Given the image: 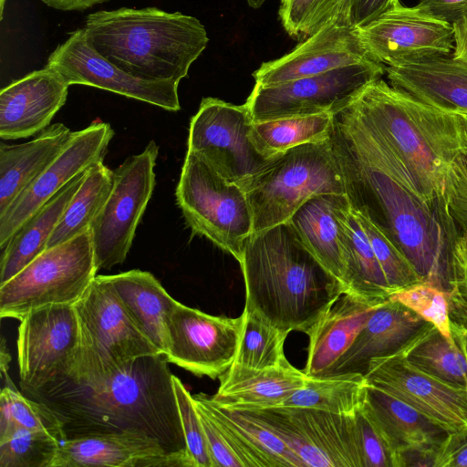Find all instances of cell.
<instances>
[{"mask_svg":"<svg viewBox=\"0 0 467 467\" xmlns=\"http://www.w3.org/2000/svg\"><path fill=\"white\" fill-rule=\"evenodd\" d=\"M459 118L461 120L462 136L465 141V149L467 150V115H459Z\"/></svg>","mask_w":467,"mask_h":467,"instance_id":"obj_54","label":"cell"},{"mask_svg":"<svg viewBox=\"0 0 467 467\" xmlns=\"http://www.w3.org/2000/svg\"><path fill=\"white\" fill-rule=\"evenodd\" d=\"M243 323V315L212 316L178 302L169 319L164 357L196 376L220 378L234 360Z\"/></svg>","mask_w":467,"mask_h":467,"instance_id":"obj_15","label":"cell"},{"mask_svg":"<svg viewBox=\"0 0 467 467\" xmlns=\"http://www.w3.org/2000/svg\"><path fill=\"white\" fill-rule=\"evenodd\" d=\"M49 7L63 11H82L108 0H42Z\"/></svg>","mask_w":467,"mask_h":467,"instance_id":"obj_53","label":"cell"},{"mask_svg":"<svg viewBox=\"0 0 467 467\" xmlns=\"http://www.w3.org/2000/svg\"><path fill=\"white\" fill-rule=\"evenodd\" d=\"M83 29L99 55L150 81L180 82L209 41L197 18L156 7L98 11L87 16Z\"/></svg>","mask_w":467,"mask_h":467,"instance_id":"obj_4","label":"cell"},{"mask_svg":"<svg viewBox=\"0 0 467 467\" xmlns=\"http://www.w3.org/2000/svg\"><path fill=\"white\" fill-rule=\"evenodd\" d=\"M192 467L156 438L134 431L91 432L59 443L50 467Z\"/></svg>","mask_w":467,"mask_h":467,"instance_id":"obj_21","label":"cell"},{"mask_svg":"<svg viewBox=\"0 0 467 467\" xmlns=\"http://www.w3.org/2000/svg\"><path fill=\"white\" fill-rule=\"evenodd\" d=\"M384 72L382 64L370 60L281 84L255 85L245 105L252 122L326 113L336 115Z\"/></svg>","mask_w":467,"mask_h":467,"instance_id":"obj_10","label":"cell"},{"mask_svg":"<svg viewBox=\"0 0 467 467\" xmlns=\"http://www.w3.org/2000/svg\"><path fill=\"white\" fill-rule=\"evenodd\" d=\"M80 343L67 380L91 386L124 372L136 360L162 355L140 329L104 275H96L74 304Z\"/></svg>","mask_w":467,"mask_h":467,"instance_id":"obj_6","label":"cell"},{"mask_svg":"<svg viewBox=\"0 0 467 467\" xmlns=\"http://www.w3.org/2000/svg\"><path fill=\"white\" fill-rule=\"evenodd\" d=\"M417 7L431 17L452 25L467 14V0H420Z\"/></svg>","mask_w":467,"mask_h":467,"instance_id":"obj_50","label":"cell"},{"mask_svg":"<svg viewBox=\"0 0 467 467\" xmlns=\"http://www.w3.org/2000/svg\"><path fill=\"white\" fill-rule=\"evenodd\" d=\"M239 410L272 431L305 467H361L353 414L286 406Z\"/></svg>","mask_w":467,"mask_h":467,"instance_id":"obj_12","label":"cell"},{"mask_svg":"<svg viewBox=\"0 0 467 467\" xmlns=\"http://www.w3.org/2000/svg\"><path fill=\"white\" fill-rule=\"evenodd\" d=\"M192 397L217 424L244 467H305L281 439L254 418L223 407L203 393Z\"/></svg>","mask_w":467,"mask_h":467,"instance_id":"obj_25","label":"cell"},{"mask_svg":"<svg viewBox=\"0 0 467 467\" xmlns=\"http://www.w3.org/2000/svg\"><path fill=\"white\" fill-rule=\"evenodd\" d=\"M353 417L361 467H395L393 452L362 406Z\"/></svg>","mask_w":467,"mask_h":467,"instance_id":"obj_47","label":"cell"},{"mask_svg":"<svg viewBox=\"0 0 467 467\" xmlns=\"http://www.w3.org/2000/svg\"><path fill=\"white\" fill-rule=\"evenodd\" d=\"M453 28V50L451 56L467 62V14L454 22Z\"/></svg>","mask_w":467,"mask_h":467,"instance_id":"obj_52","label":"cell"},{"mask_svg":"<svg viewBox=\"0 0 467 467\" xmlns=\"http://www.w3.org/2000/svg\"><path fill=\"white\" fill-rule=\"evenodd\" d=\"M389 84L443 112L467 115V62L451 54L385 67Z\"/></svg>","mask_w":467,"mask_h":467,"instance_id":"obj_24","label":"cell"},{"mask_svg":"<svg viewBox=\"0 0 467 467\" xmlns=\"http://www.w3.org/2000/svg\"><path fill=\"white\" fill-rule=\"evenodd\" d=\"M362 408L394 457L407 449L438 446L450 433L404 401L368 382Z\"/></svg>","mask_w":467,"mask_h":467,"instance_id":"obj_28","label":"cell"},{"mask_svg":"<svg viewBox=\"0 0 467 467\" xmlns=\"http://www.w3.org/2000/svg\"><path fill=\"white\" fill-rule=\"evenodd\" d=\"M370 60L349 14L341 12L288 54L263 63L253 77L255 85L271 86Z\"/></svg>","mask_w":467,"mask_h":467,"instance_id":"obj_20","label":"cell"},{"mask_svg":"<svg viewBox=\"0 0 467 467\" xmlns=\"http://www.w3.org/2000/svg\"><path fill=\"white\" fill-rule=\"evenodd\" d=\"M399 0H350L349 3V22L355 26H361L385 10L389 9Z\"/></svg>","mask_w":467,"mask_h":467,"instance_id":"obj_51","label":"cell"},{"mask_svg":"<svg viewBox=\"0 0 467 467\" xmlns=\"http://www.w3.org/2000/svg\"><path fill=\"white\" fill-rule=\"evenodd\" d=\"M333 123L334 115L327 113L252 122L249 137L261 154L272 159L295 147L328 140Z\"/></svg>","mask_w":467,"mask_h":467,"instance_id":"obj_36","label":"cell"},{"mask_svg":"<svg viewBox=\"0 0 467 467\" xmlns=\"http://www.w3.org/2000/svg\"><path fill=\"white\" fill-rule=\"evenodd\" d=\"M431 322L451 338V318L446 293L431 283L421 282L390 296Z\"/></svg>","mask_w":467,"mask_h":467,"instance_id":"obj_45","label":"cell"},{"mask_svg":"<svg viewBox=\"0 0 467 467\" xmlns=\"http://www.w3.org/2000/svg\"><path fill=\"white\" fill-rule=\"evenodd\" d=\"M353 212L371 244L393 293L421 283L410 263L394 243L368 218L355 210Z\"/></svg>","mask_w":467,"mask_h":467,"instance_id":"obj_42","label":"cell"},{"mask_svg":"<svg viewBox=\"0 0 467 467\" xmlns=\"http://www.w3.org/2000/svg\"><path fill=\"white\" fill-rule=\"evenodd\" d=\"M140 329L164 356L168 350V323L178 301L150 272L138 269L104 275Z\"/></svg>","mask_w":467,"mask_h":467,"instance_id":"obj_30","label":"cell"},{"mask_svg":"<svg viewBox=\"0 0 467 467\" xmlns=\"http://www.w3.org/2000/svg\"><path fill=\"white\" fill-rule=\"evenodd\" d=\"M47 66L57 70L68 86L101 88L168 111L181 109L179 82L144 80L124 72L90 46L83 28L69 33L48 57Z\"/></svg>","mask_w":467,"mask_h":467,"instance_id":"obj_17","label":"cell"},{"mask_svg":"<svg viewBox=\"0 0 467 467\" xmlns=\"http://www.w3.org/2000/svg\"><path fill=\"white\" fill-rule=\"evenodd\" d=\"M171 385L180 423L192 467H213L207 442L193 397L183 383L171 375Z\"/></svg>","mask_w":467,"mask_h":467,"instance_id":"obj_43","label":"cell"},{"mask_svg":"<svg viewBox=\"0 0 467 467\" xmlns=\"http://www.w3.org/2000/svg\"><path fill=\"white\" fill-rule=\"evenodd\" d=\"M465 327V342H466V351H467V323L463 324Z\"/></svg>","mask_w":467,"mask_h":467,"instance_id":"obj_57","label":"cell"},{"mask_svg":"<svg viewBox=\"0 0 467 467\" xmlns=\"http://www.w3.org/2000/svg\"><path fill=\"white\" fill-rule=\"evenodd\" d=\"M244 310L286 332L307 333L347 292L303 244L289 222L253 233L240 263Z\"/></svg>","mask_w":467,"mask_h":467,"instance_id":"obj_2","label":"cell"},{"mask_svg":"<svg viewBox=\"0 0 467 467\" xmlns=\"http://www.w3.org/2000/svg\"><path fill=\"white\" fill-rule=\"evenodd\" d=\"M86 171L71 180L36 212L2 249L0 285L15 276L47 249L48 239L80 186Z\"/></svg>","mask_w":467,"mask_h":467,"instance_id":"obj_33","label":"cell"},{"mask_svg":"<svg viewBox=\"0 0 467 467\" xmlns=\"http://www.w3.org/2000/svg\"><path fill=\"white\" fill-rule=\"evenodd\" d=\"M350 0H281L278 11L286 33L306 39L341 12L349 14Z\"/></svg>","mask_w":467,"mask_h":467,"instance_id":"obj_41","label":"cell"},{"mask_svg":"<svg viewBox=\"0 0 467 467\" xmlns=\"http://www.w3.org/2000/svg\"><path fill=\"white\" fill-rule=\"evenodd\" d=\"M166 363L163 355L143 357L104 382L91 386L71 383L85 393L88 409L107 416L105 420H117L116 431L145 432L168 451L187 454L172 374Z\"/></svg>","mask_w":467,"mask_h":467,"instance_id":"obj_5","label":"cell"},{"mask_svg":"<svg viewBox=\"0 0 467 467\" xmlns=\"http://www.w3.org/2000/svg\"><path fill=\"white\" fill-rule=\"evenodd\" d=\"M433 325L389 298L375 309L350 347L321 376L367 373L371 359L404 352Z\"/></svg>","mask_w":467,"mask_h":467,"instance_id":"obj_22","label":"cell"},{"mask_svg":"<svg viewBox=\"0 0 467 467\" xmlns=\"http://www.w3.org/2000/svg\"><path fill=\"white\" fill-rule=\"evenodd\" d=\"M195 406L202 424L213 467H244L214 420L196 403Z\"/></svg>","mask_w":467,"mask_h":467,"instance_id":"obj_48","label":"cell"},{"mask_svg":"<svg viewBox=\"0 0 467 467\" xmlns=\"http://www.w3.org/2000/svg\"><path fill=\"white\" fill-rule=\"evenodd\" d=\"M346 199V194L337 193L315 196L302 204L289 220L303 244L343 284L345 264L337 213Z\"/></svg>","mask_w":467,"mask_h":467,"instance_id":"obj_32","label":"cell"},{"mask_svg":"<svg viewBox=\"0 0 467 467\" xmlns=\"http://www.w3.org/2000/svg\"><path fill=\"white\" fill-rule=\"evenodd\" d=\"M435 467H467V428L448 434L437 450Z\"/></svg>","mask_w":467,"mask_h":467,"instance_id":"obj_49","label":"cell"},{"mask_svg":"<svg viewBox=\"0 0 467 467\" xmlns=\"http://www.w3.org/2000/svg\"><path fill=\"white\" fill-rule=\"evenodd\" d=\"M63 123H54L32 140L0 143V214L60 153L71 135Z\"/></svg>","mask_w":467,"mask_h":467,"instance_id":"obj_29","label":"cell"},{"mask_svg":"<svg viewBox=\"0 0 467 467\" xmlns=\"http://www.w3.org/2000/svg\"><path fill=\"white\" fill-rule=\"evenodd\" d=\"M251 125L245 104L203 98L190 121L187 150L200 154L224 178L244 188L274 159L254 146L249 137Z\"/></svg>","mask_w":467,"mask_h":467,"instance_id":"obj_13","label":"cell"},{"mask_svg":"<svg viewBox=\"0 0 467 467\" xmlns=\"http://www.w3.org/2000/svg\"><path fill=\"white\" fill-rule=\"evenodd\" d=\"M5 0H0V16H1V19L3 17V11H4V7H5Z\"/></svg>","mask_w":467,"mask_h":467,"instance_id":"obj_56","label":"cell"},{"mask_svg":"<svg viewBox=\"0 0 467 467\" xmlns=\"http://www.w3.org/2000/svg\"><path fill=\"white\" fill-rule=\"evenodd\" d=\"M379 305L350 292L341 295L306 333L309 340L304 373L307 377L323 375L350 347Z\"/></svg>","mask_w":467,"mask_h":467,"instance_id":"obj_26","label":"cell"},{"mask_svg":"<svg viewBox=\"0 0 467 467\" xmlns=\"http://www.w3.org/2000/svg\"><path fill=\"white\" fill-rule=\"evenodd\" d=\"M330 142L351 208L394 243L422 282L445 291L455 237L440 200L422 198L411 182L368 159L335 116Z\"/></svg>","mask_w":467,"mask_h":467,"instance_id":"obj_1","label":"cell"},{"mask_svg":"<svg viewBox=\"0 0 467 467\" xmlns=\"http://www.w3.org/2000/svg\"><path fill=\"white\" fill-rule=\"evenodd\" d=\"M80 332L74 305H54L31 311L17 329L21 384L31 391L70 377L79 350Z\"/></svg>","mask_w":467,"mask_h":467,"instance_id":"obj_14","label":"cell"},{"mask_svg":"<svg viewBox=\"0 0 467 467\" xmlns=\"http://www.w3.org/2000/svg\"><path fill=\"white\" fill-rule=\"evenodd\" d=\"M114 130L107 122L96 121L71 132L67 142L44 171L0 214V248L49 199L76 176L103 161Z\"/></svg>","mask_w":467,"mask_h":467,"instance_id":"obj_18","label":"cell"},{"mask_svg":"<svg viewBox=\"0 0 467 467\" xmlns=\"http://www.w3.org/2000/svg\"><path fill=\"white\" fill-rule=\"evenodd\" d=\"M337 218L347 292L374 305L388 301L394 293L348 197L337 209Z\"/></svg>","mask_w":467,"mask_h":467,"instance_id":"obj_31","label":"cell"},{"mask_svg":"<svg viewBox=\"0 0 467 467\" xmlns=\"http://www.w3.org/2000/svg\"><path fill=\"white\" fill-rule=\"evenodd\" d=\"M357 32L369 57L387 66L446 56L453 50L451 24L400 2L357 27Z\"/></svg>","mask_w":467,"mask_h":467,"instance_id":"obj_16","label":"cell"},{"mask_svg":"<svg viewBox=\"0 0 467 467\" xmlns=\"http://www.w3.org/2000/svg\"><path fill=\"white\" fill-rule=\"evenodd\" d=\"M68 84L46 66L11 82L0 92V137L11 140L38 134L67 101Z\"/></svg>","mask_w":467,"mask_h":467,"instance_id":"obj_23","label":"cell"},{"mask_svg":"<svg viewBox=\"0 0 467 467\" xmlns=\"http://www.w3.org/2000/svg\"><path fill=\"white\" fill-rule=\"evenodd\" d=\"M90 229L46 249L0 285V317L21 320L33 310L74 305L97 275Z\"/></svg>","mask_w":467,"mask_h":467,"instance_id":"obj_9","label":"cell"},{"mask_svg":"<svg viewBox=\"0 0 467 467\" xmlns=\"http://www.w3.org/2000/svg\"><path fill=\"white\" fill-rule=\"evenodd\" d=\"M59 443L47 432L13 428L0 438V467H50Z\"/></svg>","mask_w":467,"mask_h":467,"instance_id":"obj_40","label":"cell"},{"mask_svg":"<svg viewBox=\"0 0 467 467\" xmlns=\"http://www.w3.org/2000/svg\"><path fill=\"white\" fill-rule=\"evenodd\" d=\"M243 331L232 365L262 370L278 367L287 359L284 352L289 332L283 331L244 309Z\"/></svg>","mask_w":467,"mask_h":467,"instance_id":"obj_38","label":"cell"},{"mask_svg":"<svg viewBox=\"0 0 467 467\" xmlns=\"http://www.w3.org/2000/svg\"><path fill=\"white\" fill-rule=\"evenodd\" d=\"M445 293L451 320L467 323V233L456 235L452 242Z\"/></svg>","mask_w":467,"mask_h":467,"instance_id":"obj_46","label":"cell"},{"mask_svg":"<svg viewBox=\"0 0 467 467\" xmlns=\"http://www.w3.org/2000/svg\"><path fill=\"white\" fill-rule=\"evenodd\" d=\"M266 0H246L248 5L252 8L261 7Z\"/></svg>","mask_w":467,"mask_h":467,"instance_id":"obj_55","label":"cell"},{"mask_svg":"<svg viewBox=\"0 0 467 467\" xmlns=\"http://www.w3.org/2000/svg\"><path fill=\"white\" fill-rule=\"evenodd\" d=\"M175 196L192 234L209 239L240 264L253 234L244 189L224 178L200 154L187 150Z\"/></svg>","mask_w":467,"mask_h":467,"instance_id":"obj_8","label":"cell"},{"mask_svg":"<svg viewBox=\"0 0 467 467\" xmlns=\"http://www.w3.org/2000/svg\"><path fill=\"white\" fill-rule=\"evenodd\" d=\"M244 189L252 211L253 233L289 222L298 208L315 196L346 194L330 138L277 155Z\"/></svg>","mask_w":467,"mask_h":467,"instance_id":"obj_7","label":"cell"},{"mask_svg":"<svg viewBox=\"0 0 467 467\" xmlns=\"http://www.w3.org/2000/svg\"><path fill=\"white\" fill-rule=\"evenodd\" d=\"M159 146L152 140L113 171L110 192L90 226L98 270L122 264L155 187Z\"/></svg>","mask_w":467,"mask_h":467,"instance_id":"obj_11","label":"cell"},{"mask_svg":"<svg viewBox=\"0 0 467 467\" xmlns=\"http://www.w3.org/2000/svg\"><path fill=\"white\" fill-rule=\"evenodd\" d=\"M367 380L361 374L306 378L304 384L281 406L350 415L365 400Z\"/></svg>","mask_w":467,"mask_h":467,"instance_id":"obj_37","label":"cell"},{"mask_svg":"<svg viewBox=\"0 0 467 467\" xmlns=\"http://www.w3.org/2000/svg\"><path fill=\"white\" fill-rule=\"evenodd\" d=\"M350 106L408 171L419 194L438 200L448 167L465 150L459 115L422 103L381 78Z\"/></svg>","mask_w":467,"mask_h":467,"instance_id":"obj_3","label":"cell"},{"mask_svg":"<svg viewBox=\"0 0 467 467\" xmlns=\"http://www.w3.org/2000/svg\"><path fill=\"white\" fill-rule=\"evenodd\" d=\"M365 379L449 432L467 428V389L451 387L416 368L403 352L371 359Z\"/></svg>","mask_w":467,"mask_h":467,"instance_id":"obj_19","label":"cell"},{"mask_svg":"<svg viewBox=\"0 0 467 467\" xmlns=\"http://www.w3.org/2000/svg\"><path fill=\"white\" fill-rule=\"evenodd\" d=\"M13 428L45 431L60 442L67 438L58 414L47 404L25 397L12 382L0 393V438Z\"/></svg>","mask_w":467,"mask_h":467,"instance_id":"obj_39","label":"cell"},{"mask_svg":"<svg viewBox=\"0 0 467 467\" xmlns=\"http://www.w3.org/2000/svg\"><path fill=\"white\" fill-rule=\"evenodd\" d=\"M439 200L454 235L467 233L466 149L448 167Z\"/></svg>","mask_w":467,"mask_h":467,"instance_id":"obj_44","label":"cell"},{"mask_svg":"<svg viewBox=\"0 0 467 467\" xmlns=\"http://www.w3.org/2000/svg\"><path fill=\"white\" fill-rule=\"evenodd\" d=\"M449 338L432 326L404 352L416 368L457 389H467L465 327L451 320Z\"/></svg>","mask_w":467,"mask_h":467,"instance_id":"obj_34","label":"cell"},{"mask_svg":"<svg viewBox=\"0 0 467 467\" xmlns=\"http://www.w3.org/2000/svg\"><path fill=\"white\" fill-rule=\"evenodd\" d=\"M113 171L103 161L93 164L67 204L48 239L47 249L67 242L90 226L104 205L112 187Z\"/></svg>","mask_w":467,"mask_h":467,"instance_id":"obj_35","label":"cell"},{"mask_svg":"<svg viewBox=\"0 0 467 467\" xmlns=\"http://www.w3.org/2000/svg\"><path fill=\"white\" fill-rule=\"evenodd\" d=\"M306 378L304 371L288 360L262 370L232 365L219 378L218 390L211 398L217 404L234 410L281 406L302 387Z\"/></svg>","mask_w":467,"mask_h":467,"instance_id":"obj_27","label":"cell"}]
</instances>
